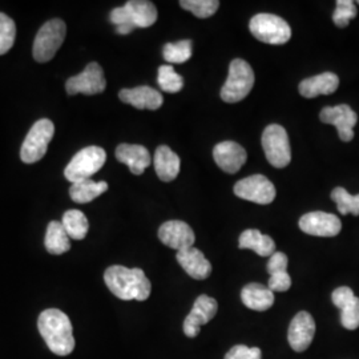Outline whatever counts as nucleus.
<instances>
[{"instance_id":"nucleus-1","label":"nucleus","mask_w":359,"mask_h":359,"mask_svg":"<svg viewBox=\"0 0 359 359\" xmlns=\"http://www.w3.org/2000/svg\"><path fill=\"white\" fill-rule=\"evenodd\" d=\"M39 333L53 354L69 355L75 348V338L69 317L59 309L44 310L38 320Z\"/></svg>"},{"instance_id":"nucleus-2","label":"nucleus","mask_w":359,"mask_h":359,"mask_svg":"<svg viewBox=\"0 0 359 359\" xmlns=\"http://www.w3.org/2000/svg\"><path fill=\"white\" fill-rule=\"evenodd\" d=\"M104 281L112 294L123 301H145L149 298L152 285L139 268L128 269L121 265L109 266L104 273Z\"/></svg>"},{"instance_id":"nucleus-3","label":"nucleus","mask_w":359,"mask_h":359,"mask_svg":"<svg viewBox=\"0 0 359 359\" xmlns=\"http://www.w3.org/2000/svg\"><path fill=\"white\" fill-rule=\"evenodd\" d=\"M255 86V72L243 59H234L229 65V75L221 90V99L225 103L244 100Z\"/></svg>"},{"instance_id":"nucleus-4","label":"nucleus","mask_w":359,"mask_h":359,"mask_svg":"<svg viewBox=\"0 0 359 359\" xmlns=\"http://www.w3.org/2000/svg\"><path fill=\"white\" fill-rule=\"evenodd\" d=\"M249 28L252 35L266 44L281 46L292 38V28L287 22L271 13H258L252 18Z\"/></svg>"},{"instance_id":"nucleus-5","label":"nucleus","mask_w":359,"mask_h":359,"mask_svg":"<svg viewBox=\"0 0 359 359\" xmlns=\"http://www.w3.org/2000/svg\"><path fill=\"white\" fill-rule=\"evenodd\" d=\"M67 26L62 19L48 20L39 29L34 41L32 55L38 63H47L65 43Z\"/></svg>"},{"instance_id":"nucleus-6","label":"nucleus","mask_w":359,"mask_h":359,"mask_svg":"<svg viewBox=\"0 0 359 359\" xmlns=\"http://www.w3.org/2000/svg\"><path fill=\"white\" fill-rule=\"evenodd\" d=\"M107 160V154L102 147L90 145L79 151L69 161L65 170V179L69 182H77L81 180L90 179L97 173Z\"/></svg>"},{"instance_id":"nucleus-7","label":"nucleus","mask_w":359,"mask_h":359,"mask_svg":"<svg viewBox=\"0 0 359 359\" xmlns=\"http://www.w3.org/2000/svg\"><path fill=\"white\" fill-rule=\"evenodd\" d=\"M55 133V126L51 120L41 118L36 121L27 133L20 149V158L25 164H35L40 161L48 149Z\"/></svg>"},{"instance_id":"nucleus-8","label":"nucleus","mask_w":359,"mask_h":359,"mask_svg":"<svg viewBox=\"0 0 359 359\" xmlns=\"http://www.w3.org/2000/svg\"><path fill=\"white\" fill-rule=\"evenodd\" d=\"M262 148L266 160L274 168L287 167L292 161V149L286 129L278 124H270L262 133Z\"/></svg>"},{"instance_id":"nucleus-9","label":"nucleus","mask_w":359,"mask_h":359,"mask_svg":"<svg viewBox=\"0 0 359 359\" xmlns=\"http://www.w3.org/2000/svg\"><path fill=\"white\" fill-rule=\"evenodd\" d=\"M233 192L237 197L259 205H268L276 198V188L273 182L262 175H255L240 180L234 185Z\"/></svg>"},{"instance_id":"nucleus-10","label":"nucleus","mask_w":359,"mask_h":359,"mask_svg":"<svg viewBox=\"0 0 359 359\" xmlns=\"http://www.w3.org/2000/svg\"><path fill=\"white\" fill-rule=\"evenodd\" d=\"M107 80L104 76L103 68L99 63H90L86 69L76 76L69 77L65 83L68 95H97L105 90Z\"/></svg>"},{"instance_id":"nucleus-11","label":"nucleus","mask_w":359,"mask_h":359,"mask_svg":"<svg viewBox=\"0 0 359 359\" xmlns=\"http://www.w3.org/2000/svg\"><path fill=\"white\" fill-rule=\"evenodd\" d=\"M320 118L325 124L334 126L339 139L348 142L354 139V127L358 121V116L347 104H339L335 107H325L320 114Z\"/></svg>"},{"instance_id":"nucleus-12","label":"nucleus","mask_w":359,"mask_h":359,"mask_svg":"<svg viewBox=\"0 0 359 359\" xmlns=\"http://www.w3.org/2000/svg\"><path fill=\"white\" fill-rule=\"evenodd\" d=\"M217 310L218 304L215 298L205 294L200 295L193 304L192 311L184 321L185 335L189 338H196L200 334L201 326L215 318Z\"/></svg>"},{"instance_id":"nucleus-13","label":"nucleus","mask_w":359,"mask_h":359,"mask_svg":"<svg viewBox=\"0 0 359 359\" xmlns=\"http://www.w3.org/2000/svg\"><path fill=\"white\" fill-rule=\"evenodd\" d=\"M299 229L317 237H335L342 229L341 219L325 212H310L299 218Z\"/></svg>"},{"instance_id":"nucleus-14","label":"nucleus","mask_w":359,"mask_h":359,"mask_svg":"<svg viewBox=\"0 0 359 359\" xmlns=\"http://www.w3.org/2000/svg\"><path fill=\"white\" fill-rule=\"evenodd\" d=\"M158 238L163 244L180 252L193 248V244L196 241V234L187 222L172 219L164 222L160 226Z\"/></svg>"},{"instance_id":"nucleus-15","label":"nucleus","mask_w":359,"mask_h":359,"mask_svg":"<svg viewBox=\"0 0 359 359\" xmlns=\"http://www.w3.org/2000/svg\"><path fill=\"white\" fill-rule=\"evenodd\" d=\"M316 334V322L308 311H299L290 322L287 341L292 348L301 353L305 351L313 342Z\"/></svg>"},{"instance_id":"nucleus-16","label":"nucleus","mask_w":359,"mask_h":359,"mask_svg":"<svg viewBox=\"0 0 359 359\" xmlns=\"http://www.w3.org/2000/svg\"><path fill=\"white\" fill-rule=\"evenodd\" d=\"M333 304L341 310V323L347 330H355L359 327V298L354 292L341 286L335 289L332 294Z\"/></svg>"},{"instance_id":"nucleus-17","label":"nucleus","mask_w":359,"mask_h":359,"mask_svg":"<svg viewBox=\"0 0 359 359\" xmlns=\"http://www.w3.org/2000/svg\"><path fill=\"white\" fill-rule=\"evenodd\" d=\"M213 158L224 172L233 175L237 173L248 158L244 148L234 142H222L213 149Z\"/></svg>"},{"instance_id":"nucleus-18","label":"nucleus","mask_w":359,"mask_h":359,"mask_svg":"<svg viewBox=\"0 0 359 359\" xmlns=\"http://www.w3.org/2000/svg\"><path fill=\"white\" fill-rule=\"evenodd\" d=\"M118 97L123 103L133 105L137 109H149L156 111L161 108L164 103V97L158 90H154L147 86H140L136 88L121 90L118 93Z\"/></svg>"},{"instance_id":"nucleus-19","label":"nucleus","mask_w":359,"mask_h":359,"mask_svg":"<svg viewBox=\"0 0 359 359\" xmlns=\"http://www.w3.org/2000/svg\"><path fill=\"white\" fill-rule=\"evenodd\" d=\"M116 158L128 165L129 170L136 176L142 175L152 161L151 154L145 147L132 144H120L116 148Z\"/></svg>"},{"instance_id":"nucleus-20","label":"nucleus","mask_w":359,"mask_h":359,"mask_svg":"<svg viewBox=\"0 0 359 359\" xmlns=\"http://www.w3.org/2000/svg\"><path fill=\"white\" fill-rule=\"evenodd\" d=\"M176 258L180 266L194 280H206L212 273L210 262L206 259L203 252L196 248L180 250Z\"/></svg>"},{"instance_id":"nucleus-21","label":"nucleus","mask_w":359,"mask_h":359,"mask_svg":"<svg viewBox=\"0 0 359 359\" xmlns=\"http://www.w3.org/2000/svg\"><path fill=\"white\" fill-rule=\"evenodd\" d=\"M287 264V256L281 252H276L273 256L269 257V262L266 265V269L270 274L268 287L273 293H283L292 287V278L286 271Z\"/></svg>"},{"instance_id":"nucleus-22","label":"nucleus","mask_w":359,"mask_h":359,"mask_svg":"<svg viewBox=\"0 0 359 359\" xmlns=\"http://www.w3.org/2000/svg\"><path fill=\"white\" fill-rule=\"evenodd\" d=\"M339 79L333 72H323L317 76L309 77L301 81L298 90L306 99H314L320 95H332L338 90Z\"/></svg>"},{"instance_id":"nucleus-23","label":"nucleus","mask_w":359,"mask_h":359,"mask_svg":"<svg viewBox=\"0 0 359 359\" xmlns=\"http://www.w3.org/2000/svg\"><path fill=\"white\" fill-rule=\"evenodd\" d=\"M154 163V170L161 181L169 182L179 176L181 167L180 157L167 145H161L156 149Z\"/></svg>"},{"instance_id":"nucleus-24","label":"nucleus","mask_w":359,"mask_h":359,"mask_svg":"<svg viewBox=\"0 0 359 359\" xmlns=\"http://www.w3.org/2000/svg\"><path fill=\"white\" fill-rule=\"evenodd\" d=\"M129 22L133 28H148L157 20V10L152 1L129 0L124 4Z\"/></svg>"},{"instance_id":"nucleus-25","label":"nucleus","mask_w":359,"mask_h":359,"mask_svg":"<svg viewBox=\"0 0 359 359\" xmlns=\"http://www.w3.org/2000/svg\"><path fill=\"white\" fill-rule=\"evenodd\" d=\"M241 299L246 308L256 311H266L274 304V293L261 283H249L241 292Z\"/></svg>"},{"instance_id":"nucleus-26","label":"nucleus","mask_w":359,"mask_h":359,"mask_svg":"<svg viewBox=\"0 0 359 359\" xmlns=\"http://www.w3.org/2000/svg\"><path fill=\"white\" fill-rule=\"evenodd\" d=\"M238 248L250 249L261 257H271L276 253V244L273 238L270 236L262 234L257 229H248L243 231L238 240Z\"/></svg>"},{"instance_id":"nucleus-27","label":"nucleus","mask_w":359,"mask_h":359,"mask_svg":"<svg viewBox=\"0 0 359 359\" xmlns=\"http://www.w3.org/2000/svg\"><path fill=\"white\" fill-rule=\"evenodd\" d=\"M107 191H108V184L105 181L97 182L90 179L81 180L72 184L69 189V196L72 201H75L77 204H88Z\"/></svg>"},{"instance_id":"nucleus-28","label":"nucleus","mask_w":359,"mask_h":359,"mask_svg":"<svg viewBox=\"0 0 359 359\" xmlns=\"http://www.w3.org/2000/svg\"><path fill=\"white\" fill-rule=\"evenodd\" d=\"M46 249L50 255H65L71 249V238L67 234L65 226L59 221H51L47 226V233L44 238Z\"/></svg>"},{"instance_id":"nucleus-29","label":"nucleus","mask_w":359,"mask_h":359,"mask_svg":"<svg viewBox=\"0 0 359 359\" xmlns=\"http://www.w3.org/2000/svg\"><path fill=\"white\" fill-rule=\"evenodd\" d=\"M63 226H65L67 234L69 236V238L72 240H84L88 229H90V224L88 219L86 217V215L77 209H71L67 210L63 216L62 221Z\"/></svg>"},{"instance_id":"nucleus-30","label":"nucleus","mask_w":359,"mask_h":359,"mask_svg":"<svg viewBox=\"0 0 359 359\" xmlns=\"http://www.w3.org/2000/svg\"><path fill=\"white\" fill-rule=\"evenodd\" d=\"M192 40H180L177 43H168L163 48V56L168 63L182 65L192 57Z\"/></svg>"},{"instance_id":"nucleus-31","label":"nucleus","mask_w":359,"mask_h":359,"mask_svg":"<svg viewBox=\"0 0 359 359\" xmlns=\"http://www.w3.org/2000/svg\"><path fill=\"white\" fill-rule=\"evenodd\" d=\"M332 200L337 204L341 215L359 216V194L351 196L344 188H335L332 192Z\"/></svg>"},{"instance_id":"nucleus-32","label":"nucleus","mask_w":359,"mask_h":359,"mask_svg":"<svg viewBox=\"0 0 359 359\" xmlns=\"http://www.w3.org/2000/svg\"><path fill=\"white\" fill-rule=\"evenodd\" d=\"M157 83L160 88L168 93H177L184 87V79L180 76L172 65H161L158 68Z\"/></svg>"},{"instance_id":"nucleus-33","label":"nucleus","mask_w":359,"mask_h":359,"mask_svg":"<svg viewBox=\"0 0 359 359\" xmlns=\"http://www.w3.org/2000/svg\"><path fill=\"white\" fill-rule=\"evenodd\" d=\"M180 6L191 11L193 15H196L200 19H206L215 15L218 10L219 1L217 0H181Z\"/></svg>"},{"instance_id":"nucleus-34","label":"nucleus","mask_w":359,"mask_h":359,"mask_svg":"<svg viewBox=\"0 0 359 359\" xmlns=\"http://www.w3.org/2000/svg\"><path fill=\"white\" fill-rule=\"evenodd\" d=\"M16 38L15 22L6 13H0V55H4L13 48Z\"/></svg>"},{"instance_id":"nucleus-35","label":"nucleus","mask_w":359,"mask_h":359,"mask_svg":"<svg viewBox=\"0 0 359 359\" xmlns=\"http://www.w3.org/2000/svg\"><path fill=\"white\" fill-rule=\"evenodd\" d=\"M357 16V6L353 0H338L333 13L335 26L345 28Z\"/></svg>"},{"instance_id":"nucleus-36","label":"nucleus","mask_w":359,"mask_h":359,"mask_svg":"<svg viewBox=\"0 0 359 359\" xmlns=\"http://www.w3.org/2000/svg\"><path fill=\"white\" fill-rule=\"evenodd\" d=\"M262 353L258 347H246L237 345L231 347L224 359H261Z\"/></svg>"}]
</instances>
